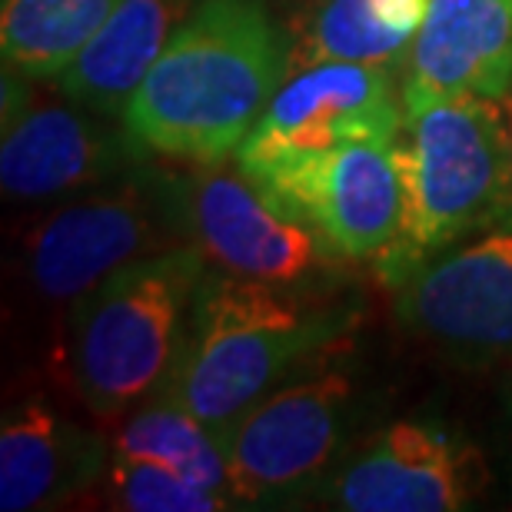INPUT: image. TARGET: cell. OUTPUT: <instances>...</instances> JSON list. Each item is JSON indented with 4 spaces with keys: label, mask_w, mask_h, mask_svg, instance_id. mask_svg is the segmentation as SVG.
<instances>
[{
    "label": "cell",
    "mask_w": 512,
    "mask_h": 512,
    "mask_svg": "<svg viewBox=\"0 0 512 512\" xmlns=\"http://www.w3.org/2000/svg\"><path fill=\"white\" fill-rule=\"evenodd\" d=\"M177 180L187 233L220 270L300 286L340 260L310 223L276 210L247 173L210 170Z\"/></svg>",
    "instance_id": "cell-12"
},
{
    "label": "cell",
    "mask_w": 512,
    "mask_h": 512,
    "mask_svg": "<svg viewBox=\"0 0 512 512\" xmlns=\"http://www.w3.org/2000/svg\"><path fill=\"white\" fill-rule=\"evenodd\" d=\"M512 87V0H433L409 50L403 114L439 97L503 100Z\"/></svg>",
    "instance_id": "cell-13"
},
{
    "label": "cell",
    "mask_w": 512,
    "mask_h": 512,
    "mask_svg": "<svg viewBox=\"0 0 512 512\" xmlns=\"http://www.w3.org/2000/svg\"><path fill=\"white\" fill-rule=\"evenodd\" d=\"M403 120L386 67L326 60L283 80L233 160L260 180L353 140H396Z\"/></svg>",
    "instance_id": "cell-8"
},
{
    "label": "cell",
    "mask_w": 512,
    "mask_h": 512,
    "mask_svg": "<svg viewBox=\"0 0 512 512\" xmlns=\"http://www.w3.org/2000/svg\"><path fill=\"white\" fill-rule=\"evenodd\" d=\"M107 469V443L70 423L47 399H24L0 429V509H54L94 486Z\"/></svg>",
    "instance_id": "cell-14"
},
{
    "label": "cell",
    "mask_w": 512,
    "mask_h": 512,
    "mask_svg": "<svg viewBox=\"0 0 512 512\" xmlns=\"http://www.w3.org/2000/svg\"><path fill=\"white\" fill-rule=\"evenodd\" d=\"M110 506L130 512H223L233 509L230 499H223L210 489L197 486L177 469L150 463L137 456H110L107 466Z\"/></svg>",
    "instance_id": "cell-19"
},
{
    "label": "cell",
    "mask_w": 512,
    "mask_h": 512,
    "mask_svg": "<svg viewBox=\"0 0 512 512\" xmlns=\"http://www.w3.org/2000/svg\"><path fill=\"white\" fill-rule=\"evenodd\" d=\"M350 416L353 383L336 370L300 376L253 403L220 433L237 506L320 496L343 456Z\"/></svg>",
    "instance_id": "cell-5"
},
{
    "label": "cell",
    "mask_w": 512,
    "mask_h": 512,
    "mask_svg": "<svg viewBox=\"0 0 512 512\" xmlns=\"http://www.w3.org/2000/svg\"><path fill=\"white\" fill-rule=\"evenodd\" d=\"M396 316L459 360H512V207L419 263L396 286Z\"/></svg>",
    "instance_id": "cell-7"
},
{
    "label": "cell",
    "mask_w": 512,
    "mask_h": 512,
    "mask_svg": "<svg viewBox=\"0 0 512 512\" xmlns=\"http://www.w3.org/2000/svg\"><path fill=\"white\" fill-rule=\"evenodd\" d=\"M177 233H187L180 180L147 170L50 213L30 240L27 270L50 300H77L124 263L173 247Z\"/></svg>",
    "instance_id": "cell-6"
},
{
    "label": "cell",
    "mask_w": 512,
    "mask_h": 512,
    "mask_svg": "<svg viewBox=\"0 0 512 512\" xmlns=\"http://www.w3.org/2000/svg\"><path fill=\"white\" fill-rule=\"evenodd\" d=\"M286 217L320 233L340 260H376L403 227L399 140H353L253 180Z\"/></svg>",
    "instance_id": "cell-9"
},
{
    "label": "cell",
    "mask_w": 512,
    "mask_h": 512,
    "mask_svg": "<svg viewBox=\"0 0 512 512\" xmlns=\"http://www.w3.org/2000/svg\"><path fill=\"white\" fill-rule=\"evenodd\" d=\"M114 453L177 469L197 486L210 489V493L230 499L237 506L220 433H213L207 423H200L190 409L173 403L170 396H150L147 406H140L127 419V426L114 439Z\"/></svg>",
    "instance_id": "cell-18"
},
{
    "label": "cell",
    "mask_w": 512,
    "mask_h": 512,
    "mask_svg": "<svg viewBox=\"0 0 512 512\" xmlns=\"http://www.w3.org/2000/svg\"><path fill=\"white\" fill-rule=\"evenodd\" d=\"M489 486L483 449L439 423L399 419L336 463L320 489L343 512H456Z\"/></svg>",
    "instance_id": "cell-10"
},
{
    "label": "cell",
    "mask_w": 512,
    "mask_h": 512,
    "mask_svg": "<svg viewBox=\"0 0 512 512\" xmlns=\"http://www.w3.org/2000/svg\"><path fill=\"white\" fill-rule=\"evenodd\" d=\"M27 74L4 67V143L0 183L20 200H47L57 193L137 170L140 140L124 130L100 127L80 104H34Z\"/></svg>",
    "instance_id": "cell-11"
},
{
    "label": "cell",
    "mask_w": 512,
    "mask_h": 512,
    "mask_svg": "<svg viewBox=\"0 0 512 512\" xmlns=\"http://www.w3.org/2000/svg\"><path fill=\"white\" fill-rule=\"evenodd\" d=\"M350 323L353 306L310 303L293 283L207 270L193 293L177 360L157 393L223 433L253 403L290 383L296 366L330 350Z\"/></svg>",
    "instance_id": "cell-2"
},
{
    "label": "cell",
    "mask_w": 512,
    "mask_h": 512,
    "mask_svg": "<svg viewBox=\"0 0 512 512\" xmlns=\"http://www.w3.org/2000/svg\"><path fill=\"white\" fill-rule=\"evenodd\" d=\"M503 403H506V413H509V419H512V366H509L506 383H503Z\"/></svg>",
    "instance_id": "cell-21"
},
{
    "label": "cell",
    "mask_w": 512,
    "mask_h": 512,
    "mask_svg": "<svg viewBox=\"0 0 512 512\" xmlns=\"http://www.w3.org/2000/svg\"><path fill=\"white\" fill-rule=\"evenodd\" d=\"M190 10V0H120L107 24L57 77L60 94L94 114L124 117L130 97Z\"/></svg>",
    "instance_id": "cell-15"
},
{
    "label": "cell",
    "mask_w": 512,
    "mask_h": 512,
    "mask_svg": "<svg viewBox=\"0 0 512 512\" xmlns=\"http://www.w3.org/2000/svg\"><path fill=\"white\" fill-rule=\"evenodd\" d=\"M499 110H503V120H506V130H509V140H512V87H509V94L499 100Z\"/></svg>",
    "instance_id": "cell-20"
},
{
    "label": "cell",
    "mask_w": 512,
    "mask_h": 512,
    "mask_svg": "<svg viewBox=\"0 0 512 512\" xmlns=\"http://www.w3.org/2000/svg\"><path fill=\"white\" fill-rule=\"evenodd\" d=\"M290 57L263 0H200L130 97L124 127L147 153L220 167L283 87Z\"/></svg>",
    "instance_id": "cell-1"
},
{
    "label": "cell",
    "mask_w": 512,
    "mask_h": 512,
    "mask_svg": "<svg viewBox=\"0 0 512 512\" xmlns=\"http://www.w3.org/2000/svg\"><path fill=\"white\" fill-rule=\"evenodd\" d=\"M117 4L120 0H4V67H14L30 80H57L107 24Z\"/></svg>",
    "instance_id": "cell-17"
},
{
    "label": "cell",
    "mask_w": 512,
    "mask_h": 512,
    "mask_svg": "<svg viewBox=\"0 0 512 512\" xmlns=\"http://www.w3.org/2000/svg\"><path fill=\"white\" fill-rule=\"evenodd\" d=\"M207 260L200 243H173L124 263L77 296L70 376L97 416L124 413L163 386Z\"/></svg>",
    "instance_id": "cell-4"
},
{
    "label": "cell",
    "mask_w": 512,
    "mask_h": 512,
    "mask_svg": "<svg viewBox=\"0 0 512 512\" xmlns=\"http://www.w3.org/2000/svg\"><path fill=\"white\" fill-rule=\"evenodd\" d=\"M403 117L409 127V143H399L403 227L373 260L389 290L512 207V140L499 100L439 97Z\"/></svg>",
    "instance_id": "cell-3"
},
{
    "label": "cell",
    "mask_w": 512,
    "mask_h": 512,
    "mask_svg": "<svg viewBox=\"0 0 512 512\" xmlns=\"http://www.w3.org/2000/svg\"><path fill=\"white\" fill-rule=\"evenodd\" d=\"M429 4L433 0H323L313 14L303 54H296L293 64H393L416 40Z\"/></svg>",
    "instance_id": "cell-16"
}]
</instances>
